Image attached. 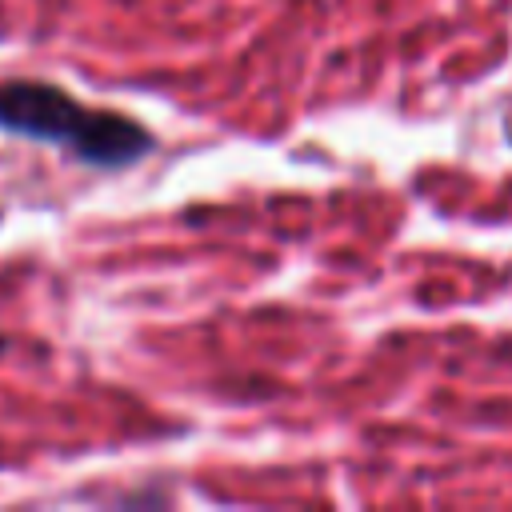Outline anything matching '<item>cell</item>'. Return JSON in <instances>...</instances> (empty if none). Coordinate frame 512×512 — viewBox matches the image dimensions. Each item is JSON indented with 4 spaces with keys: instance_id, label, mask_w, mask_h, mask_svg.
<instances>
[{
    "instance_id": "obj_1",
    "label": "cell",
    "mask_w": 512,
    "mask_h": 512,
    "mask_svg": "<svg viewBox=\"0 0 512 512\" xmlns=\"http://www.w3.org/2000/svg\"><path fill=\"white\" fill-rule=\"evenodd\" d=\"M0 128L64 144L72 156L96 168H128L156 148V136L140 120L108 108H84L72 92L48 80H4Z\"/></svg>"
},
{
    "instance_id": "obj_2",
    "label": "cell",
    "mask_w": 512,
    "mask_h": 512,
    "mask_svg": "<svg viewBox=\"0 0 512 512\" xmlns=\"http://www.w3.org/2000/svg\"><path fill=\"white\" fill-rule=\"evenodd\" d=\"M4 344H8V340H4V336H0V352H4Z\"/></svg>"
}]
</instances>
